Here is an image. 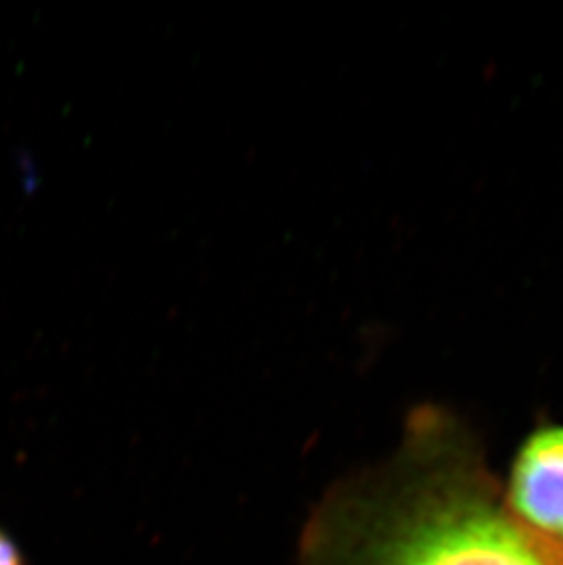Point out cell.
Here are the masks:
<instances>
[{
	"mask_svg": "<svg viewBox=\"0 0 563 565\" xmlns=\"http://www.w3.org/2000/svg\"><path fill=\"white\" fill-rule=\"evenodd\" d=\"M298 565H563V555L510 514L467 423L423 405L390 458L326 492Z\"/></svg>",
	"mask_w": 563,
	"mask_h": 565,
	"instance_id": "obj_1",
	"label": "cell"
},
{
	"mask_svg": "<svg viewBox=\"0 0 563 565\" xmlns=\"http://www.w3.org/2000/svg\"><path fill=\"white\" fill-rule=\"evenodd\" d=\"M501 492L510 514L563 555V423H538L527 434Z\"/></svg>",
	"mask_w": 563,
	"mask_h": 565,
	"instance_id": "obj_2",
	"label": "cell"
},
{
	"mask_svg": "<svg viewBox=\"0 0 563 565\" xmlns=\"http://www.w3.org/2000/svg\"><path fill=\"white\" fill-rule=\"evenodd\" d=\"M0 565H26L15 540L0 529Z\"/></svg>",
	"mask_w": 563,
	"mask_h": 565,
	"instance_id": "obj_3",
	"label": "cell"
}]
</instances>
